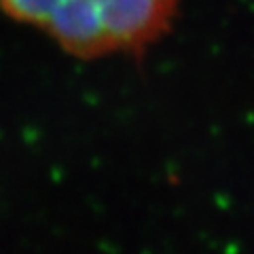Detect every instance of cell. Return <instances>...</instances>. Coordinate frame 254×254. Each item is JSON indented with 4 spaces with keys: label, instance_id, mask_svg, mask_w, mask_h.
<instances>
[{
    "label": "cell",
    "instance_id": "obj_1",
    "mask_svg": "<svg viewBox=\"0 0 254 254\" xmlns=\"http://www.w3.org/2000/svg\"><path fill=\"white\" fill-rule=\"evenodd\" d=\"M11 19L83 60L142 51L170 30L178 0H0Z\"/></svg>",
    "mask_w": 254,
    "mask_h": 254
}]
</instances>
